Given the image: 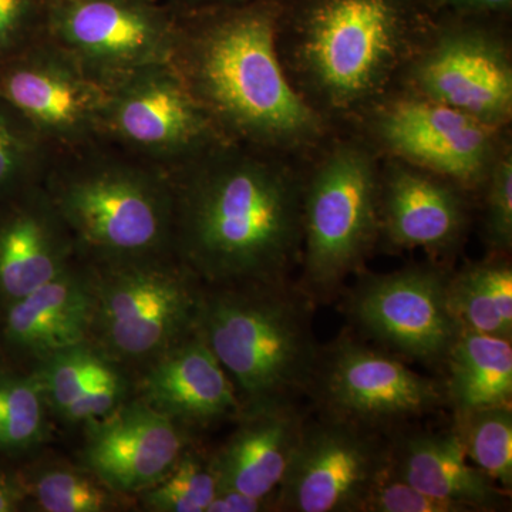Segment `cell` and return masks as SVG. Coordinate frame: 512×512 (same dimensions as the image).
Here are the masks:
<instances>
[{
	"label": "cell",
	"mask_w": 512,
	"mask_h": 512,
	"mask_svg": "<svg viewBox=\"0 0 512 512\" xmlns=\"http://www.w3.org/2000/svg\"><path fill=\"white\" fill-rule=\"evenodd\" d=\"M302 161L222 141L168 171L175 258L204 286L289 281L302 255Z\"/></svg>",
	"instance_id": "6da1fadb"
},
{
	"label": "cell",
	"mask_w": 512,
	"mask_h": 512,
	"mask_svg": "<svg viewBox=\"0 0 512 512\" xmlns=\"http://www.w3.org/2000/svg\"><path fill=\"white\" fill-rule=\"evenodd\" d=\"M175 12L171 66L222 140L305 160L335 131L293 89L279 60V0Z\"/></svg>",
	"instance_id": "7a4b0ae2"
},
{
	"label": "cell",
	"mask_w": 512,
	"mask_h": 512,
	"mask_svg": "<svg viewBox=\"0 0 512 512\" xmlns=\"http://www.w3.org/2000/svg\"><path fill=\"white\" fill-rule=\"evenodd\" d=\"M431 19L417 0H279L276 50L293 89L340 128L393 86Z\"/></svg>",
	"instance_id": "3957f363"
},
{
	"label": "cell",
	"mask_w": 512,
	"mask_h": 512,
	"mask_svg": "<svg viewBox=\"0 0 512 512\" xmlns=\"http://www.w3.org/2000/svg\"><path fill=\"white\" fill-rule=\"evenodd\" d=\"M42 185L80 261L173 254V187L164 168L100 141L55 151Z\"/></svg>",
	"instance_id": "277c9868"
},
{
	"label": "cell",
	"mask_w": 512,
	"mask_h": 512,
	"mask_svg": "<svg viewBox=\"0 0 512 512\" xmlns=\"http://www.w3.org/2000/svg\"><path fill=\"white\" fill-rule=\"evenodd\" d=\"M312 302L289 281L204 286L195 332L234 384L241 413L311 390L322 352Z\"/></svg>",
	"instance_id": "5b68a950"
},
{
	"label": "cell",
	"mask_w": 512,
	"mask_h": 512,
	"mask_svg": "<svg viewBox=\"0 0 512 512\" xmlns=\"http://www.w3.org/2000/svg\"><path fill=\"white\" fill-rule=\"evenodd\" d=\"M302 164L301 289L325 301L379 245L380 158L352 131L335 128Z\"/></svg>",
	"instance_id": "8992f818"
},
{
	"label": "cell",
	"mask_w": 512,
	"mask_h": 512,
	"mask_svg": "<svg viewBox=\"0 0 512 512\" xmlns=\"http://www.w3.org/2000/svg\"><path fill=\"white\" fill-rule=\"evenodd\" d=\"M87 342L124 369L153 362L197 328L204 285L174 254L90 264Z\"/></svg>",
	"instance_id": "52a82bcc"
},
{
	"label": "cell",
	"mask_w": 512,
	"mask_h": 512,
	"mask_svg": "<svg viewBox=\"0 0 512 512\" xmlns=\"http://www.w3.org/2000/svg\"><path fill=\"white\" fill-rule=\"evenodd\" d=\"M512 19L434 16L393 87L487 126L512 124Z\"/></svg>",
	"instance_id": "ba28073f"
},
{
	"label": "cell",
	"mask_w": 512,
	"mask_h": 512,
	"mask_svg": "<svg viewBox=\"0 0 512 512\" xmlns=\"http://www.w3.org/2000/svg\"><path fill=\"white\" fill-rule=\"evenodd\" d=\"M380 160H397L443 175L476 195L511 128H495L467 114L390 87L346 124Z\"/></svg>",
	"instance_id": "9c48e42d"
},
{
	"label": "cell",
	"mask_w": 512,
	"mask_h": 512,
	"mask_svg": "<svg viewBox=\"0 0 512 512\" xmlns=\"http://www.w3.org/2000/svg\"><path fill=\"white\" fill-rule=\"evenodd\" d=\"M106 89L101 143L170 171L224 141L170 62L138 69Z\"/></svg>",
	"instance_id": "30bf717a"
},
{
	"label": "cell",
	"mask_w": 512,
	"mask_h": 512,
	"mask_svg": "<svg viewBox=\"0 0 512 512\" xmlns=\"http://www.w3.org/2000/svg\"><path fill=\"white\" fill-rule=\"evenodd\" d=\"M177 12L165 0H52L45 36L104 86L168 63Z\"/></svg>",
	"instance_id": "8fae6325"
},
{
	"label": "cell",
	"mask_w": 512,
	"mask_h": 512,
	"mask_svg": "<svg viewBox=\"0 0 512 512\" xmlns=\"http://www.w3.org/2000/svg\"><path fill=\"white\" fill-rule=\"evenodd\" d=\"M357 275L348 312L359 329L393 355L443 365L460 332L448 306L446 266L430 261Z\"/></svg>",
	"instance_id": "7c38bea8"
},
{
	"label": "cell",
	"mask_w": 512,
	"mask_h": 512,
	"mask_svg": "<svg viewBox=\"0 0 512 512\" xmlns=\"http://www.w3.org/2000/svg\"><path fill=\"white\" fill-rule=\"evenodd\" d=\"M309 392L323 413L377 431L446 404L443 384L413 372L389 350L349 336L322 349Z\"/></svg>",
	"instance_id": "4fadbf2b"
},
{
	"label": "cell",
	"mask_w": 512,
	"mask_h": 512,
	"mask_svg": "<svg viewBox=\"0 0 512 512\" xmlns=\"http://www.w3.org/2000/svg\"><path fill=\"white\" fill-rule=\"evenodd\" d=\"M389 463L380 431L322 413L305 421L291 466L275 494V510L362 512Z\"/></svg>",
	"instance_id": "5bb4252c"
},
{
	"label": "cell",
	"mask_w": 512,
	"mask_h": 512,
	"mask_svg": "<svg viewBox=\"0 0 512 512\" xmlns=\"http://www.w3.org/2000/svg\"><path fill=\"white\" fill-rule=\"evenodd\" d=\"M106 97V86L45 33L0 63V99L19 111L53 151L100 143Z\"/></svg>",
	"instance_id": "9a60e30c"
},
{
	"label": "cell",
	"mask_w": 512,
	"mask_h": 512,
	"mask_svg": "<svg viewBox=\"0 0 512 512\" xmlns=\"http://www.w3.org/2000/svg\"><path fill=\"white\" fill-rule=\"evenodd\" d=\"M476 208V195L443 175L380 160L379 245L390 251L423 249L443 264L463 247Z\"/></svg>",
	"instance_id": "2e32d148"
},
{
	"label": "cell",
	"mask_w": 512,
	"mask_h": 512,
	"mask_svg": "<svg viewBox=\"0 0 512 512\" xmlns=\"http://www.w3.org/2000/svg\"><path fill=\"white\" fill-rule=\"evenodd\" d=\"M83 427L80 464L134 498L163 480L191 446V431L136 394L110 416Z\"/></svg>",
	"instance_id": "e0dca14e"
},
{
	"label": "cell",
	"mask_w": 512,
	"mask_h": 512,
	"mask_svg": "<svg viewBox=\"0 0 512 512\" xmlns=\"http://www.w3.org/2000/svg\"><path fill=\"white\" fill-rule=\"evenodd\" d=\"M134 394L188 431L241 414L234 384L197 332L141 367Z\"/></svg>",
	"instance_id": "ac0fdd59"
},
{
	"label": "cell",
	"mask_w": 512,
	"mask_h": 512,
	"mask_svg": "<svg viewBox=\"0 0 512 512\" xmlns=\"http://www.w3.org/2000/svg\"><path fill=\"white\" fill-rule=\"evenodd\" d=\"M0 311L77 261L69 229L42 181L0 204Z\"/></svg>",
	"instance_id": "d6986e66"
},
{
	"label": "cell",
	"mask_w": 512,
	"mask_h": 512,
	"mask_svg": "<svg viewBox=\"0 0 512 512\" xmlns=\"http://www.w3.org/2000/svg\"><path fill=\"white\" fill-rule=\"evenodd\" d=\"M89 274L80 259L52 281L0 311V339L6 355L36 365L59 350L89 338Z\"/></svg>",
	"instance_id": "ffe728a7"
},
{
	"label": "cell",
	"mask_w": 512,
	"mask_h": 512,
	"mask_svg": "<svg viewBox=\"0 0 512 512\" xmlns=\"http://www.w3.org/2000/svg\"><path fill=\"white\" fill-rule=\"evenodd\" d=\"M237 420V429L211 456L218 490L271 498L275 503L305 420L293 402L244 412Z\"/></svg>",
	"instance_id": "44dd1931"
},
{
	"label": "cell",
	"mask_w": 512,
	"mask_h": 512,
	"mask_svg": "<svg viewBox=\"0 0 512 512\" xmlns=\"http://www.w3.org/2000/svg\"><path fill=\"white\" fill-rule=\"evenodd\" d=\"M389 466L421 493L468 511L497 510L507 495L470 463L454 430L400 434L389 441Z\"/></svg>",
	"instance_id": "7402d4cb"
},
{
	"label": "cell",
	"mask_w": 512,
	"mask_h": 512,
	"mask_svg": "<svg viewBox=\"0 0 512 512\" xmlns=\"http://www.w3.org/2000/svg\"><path fill=\"white\" fill-rule=\"evenodd\" d=\"M444 365V397L454 412L511 406V339L460 329Z\"/></svg>",
	"instance_id": "603a6c76"
},
{
	"label": "cell",
	"mask_w": 512,
	"mask_h": 512,
	"mask_svg": "<svg viewBox=\"0 0 512 512\" xmlns=\"http://www.w3.org/2000/svg\"><path fill=\"white\" fill-rule=\"evenodd\" d=\"M510 256L488 254L448 276V306L460 329L512 340Z\"/></svg>",
	"instance_id": "cb8c5ba5"
},
{
	"label": "cell",
	"mask_w": 512,
	"mask_h": 512,
	"mask_svg": "<svg viewBox=\"0 0 512 512\" xmlns=\"http://www.w3.org/2000/svg\"><path fill=\"white\" fill-rule=\"evenodd\" d=\"M20 473L37 511L116 512L137 507L136 498L117 493L80 463L46 460Z\"/></svg>",
	"instance_id": "d4e9b609"
},
{
	"label": "cell",
	"mask_w": 512,
	"mask_h": 512,
	"mask_svg": "<svg viewBox=\"0 0 512 512\" xmlns=\"http://www.w3.org/2000/svg\"><path fill=\"white\" fill-rule=\"evenodd\" d=\"M50 412L32 372L0 370V451L29 453L50 439Z\"/></svg>",
	"instance_id": "484cf974"
},
{
	"label": "cell",
	"mask_w": 512,
	"mask_h": 512,
	"mask_svg": "<svg viewBox=\"0 0 512 512\" xmlns=\"http://www.w3.org/2000/svg\"><path fill=\"white\" fill-rule=\"evenodd\" d=\"M457 434L470 463L503 490L512 487L511 406L456 413Z\"/></svg>",
	"instance_id": "4316f807"
},
{
	"label": "cell",
	"mask_w": 512,
	"mask_h": 512,
	"mask_svg": "<svg viewBox=\"0 0 512 512\" xmlns=\"http://www.w3.org/2000/svg\"><path fill=\"white\" fill-rule=\"evenodd\" d=\"M53 153L39 131L0 99V204L40 183Z\"/></svg>",
	"instance_id": "83f0119b"
},
{
	"label": "cell",
	"mask_w": 512,
	"mask_h": 512,
	"mask_svg": "<svg viewBox=\"0 0 512 512\" xmlns=\"http://www.w3.org/2000/svg\"><path fill=\"white\" fill-rule=\"evenodd\" d=\"M218 493L211 457L188 447L170 473L137 495V507L151 512H207Z\"/></svg>",
	"instance_id": "f1b7e54d"
},
{
	"label": "cell",
	"mask_w": 512,
	"mask_h": 512,
	"mask_svg": "<svg viewBox=\"0 0 512 512\" xmlns=\"http://www.w3.org/2000/svg\"><path fill=\"white\" fill-rule=\"evenodd\" d=\"M104 363L106 359L84 342L33 365L32 373L42 386L50 412L62 416L96 379Z\"/></svg>",
	"instance_id": "f546056e"
},
{
	"label": "cell",
	"mask_w": 512,
	"mask_h": 512,
	"mask_svg": "<svg viewBox=\"0 0 512 512\" xmlns=\"http://www.w3.org/2000/svg\"><path fill=\"white\" fill-rule=\"evenodd\" d=\"M481 231L488 254L511 255L512 251V140L500 151L480 191Z\"/></svg>",
	"instance_id": "4dcf8cb0"
},
{
	"label": "cell",
	"mask_w": 512,
	"mask_h": 512,
	"mask_svg": "<svg viewBox=\"0 0 512 512\" xmlns=\"http://www.w3.org/2000/svg\"><path fill=\"white\" fill-rule=\"evenodd\" d=\"M134 394V382L127 370L106 360L96 379L59 417L67 424L94 423L110 416Z\"/></svg>",
	"instance_id": "1f68e13d"
},
{
	"label": "cell",
	"mask_w": 512,
	"mask_h": 512,
	"mask_svg": "<svg viewBox=\"0 0 512 512\" xmlns=\"http://www.w3.org/2000/svg\"><path fill=\"white\" fill-rule=\"evenodd\" d=\"M362 512H470L463 505L448 503L421 493L384 467L367 494Z\"/></svg>",
	"instance_id": "d6a6232c"
},
{
	"label": "cell",
	"mask_w": 512,
	"mask_h": 512,
	"mask_svg": "<svg viewBox=\"0 0 512 512\" xmlns=\"http://www.w3.org/2000/svg\"><path fill=\"white\" fill-rule=\"evenodd\" d=\"M52 0H0V63L45 33Z\"/></svg>",
	"instance_id": "836d02e7"
},
{
	"label": "cell",
	"mask_w": 512,
	"mask_h": 512,
	"mask_svg": "<svg viewBox=\"0 0 512 512\" xmlns=\"http://www.w3.org/2000/svg\"><path fill=\"white\" fill-rule=\"evenodd\" d=\"M424 12L434 16H484L512 19V0H417Z\"/></svg>",
	"instance_id": "e575fe53"
},
{
	"label": "cell",
	"mask_w": 512,
	"mask_h": 512,
	"mask_svg": "<svg viewBox=\"0 0 512 512\" xmlns=\"http://www.w3.org/2000/svg\"><path fill=\"white\" fill-rule=\"evenodd\" d=\"M275 510L271 498H256L234 490H218L207 512H262Z\"/></svg>",
	"instance_id": "d590c367"
},
{
	"label": "cell",
	"mask_w": 512,
	"mask_h": 512,
	"mask_svg": "<svg viewBox=\"0 0 512 512\" xmlns=\"http://www.w3.org/2000/svg\"><path fill=\"white\" fill-rule=\"evenodd\" d=\"M28 501L20 471L0 470V512L19 511Z\"/></svg>",
	"instance_id": "8d00e7d4"
},
{
	"label": "cell",
	"mask_w": 512,
	"mask_h": 512,
	"mask_svg": "<svg viewBox=\"0 0 512 512\" xmlns=\"http://www.w3.org/2000/svg\"><path fill=\"white\" fill-rule=\"evenodd\" d=\"M168 5L178 12L183 10L211 8V6L238 5V3L251 2V0H165Z\"/></svg>",
	"instance_id": "74e56055"
},
{
	"label": "cell",
	"mask_w": 512,
	"mask_h": 512,
	"mask_svg": "<svg viewBox=\"0 0 512 512\" xmlns=\"http://www.w3.org/2000/svg\"><path fill=\"white\" fill-rule=\"evenodd\" d=\"M8 359L5 348H3L2 339H0V370L8 369Z\"/></svg>",
	"instance_id": "f35d334b"
}]
</instances>
